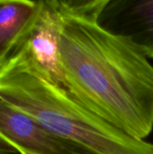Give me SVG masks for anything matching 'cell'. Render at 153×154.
<instances>
[{"label":"cell","instance_id":"7","mask_svg":"<svg viewBox=\"0 0 153 154\" xmlns=\"http://www.w3.org/2000/svg\"><path fill=\"white\" fill-rule=\"evenodd\" d=\"M0 154H9L7 152H5V151H3V150H0Z\"/></svg>","mask_w":153,"mask_h":154},{"label":"cell","instance_id":"4","mask_svg":"<svg viewBox=\"0 0 153 154\" xmlns=\"http://www.w3.org/2000/svg\"><path fill=\"white\" fill-rule=\"evenodd\" d=\"M99 24L153 59V0H105Z\"/></svg>","mask_w":153,"mask_h":154},{"label":"cell","instance_id":"6","mask_svg":"<svg viewBox=\"0 0 153 154\" xmlns=\"http://www.w3.org/2000/svg\"><path fill=\"white\" fill-rule=\"evenodd\" d=\"M13 151H15L16 152H18L19 154H37L34 153V152H29V151H26L23 148H20V147H17V146H14L13 147Z\"/></svg>","mask_w":153,"mask_h":154},{"label":"cell","instance_id":"2","mask_svg":"<svg viewBox=\"0 0 153 154\" xmlns=\"http://www.w3.org/2000/svg\"><path fill=\"white\" fill-rule=\"evenodd\" d=\"M0 100L53 134L94 153L153 154V143L122 132L18 60L0 62Z\"/></svg>","mask_w":153,"mask_h":154},{"label":"cell","instance_id":"3","mask_svg":"<svg viewBox=\"0 0 153 154\" xmlns=\"http://www.w3.org/2000/svg\"><path fill=\"white\" fill-rule=\"evenodd\" d=\"M0 143L37 154H96L49 132L30 116L0 100Z\"/></svg>","mask_w":153,"mask_h":154},{"label":"cell","instance_id":"1","mask_svg":"<svg viewBox=\"0 0 153 154\" xmlns=\"http://www.w3.org/2000/svg\"><path fill=\"white\" fill-rule=\"evenodd\" d=\"M105 0H57L58 52L64 88L126 134L153 130V65L98 23Z\"/></svg>","mask_w":153,"mask_h":154},{"label":"cell","instance_id":"5","mask_svg":"<svg viewBox=\"0 0 153 154\" xmlns=\"http://www.w3.org/2000/svg\"><path fill=\"white\" fill-rule=\"evenodd\" d=\"M40 1L0 0V59L36 16Z\"/></svg>","mask_w":153,"mask_h":154}]
</instances>
